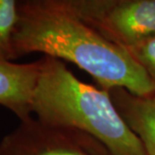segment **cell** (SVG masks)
<instances>
[{
	"mask_svg": "<svg viewBox=\"0 0 155 155\" xmlns=\"http://www.w3.org/2000/svg\"><path fill=\"white\" fill-rule=\"evenodd\" d=\"M12 48L14 59L42 53L71 62L105 90L123 88L137 96L155 94V83L126 49L50 2L19 7Z\"/></svg>",
	"mask_w": 155,
	"mask_h": 155,
	"instance_id": "6da1fadb",
	"label": "cell"
},
{
	"mask_svg": "<svg viewBox=\"0 0 155 155\" xmlns=\"http://www.w3.org/2000/svg\"><path fill=\"white\" fill-rule=\"evenodd\" d=\"M110 92L121 116L142 143L147 155H155V94L137 96L123 88Z\"/></svg>",
	"mask_w": 155,
	"mask_h": 155,
	"instance_id": "8992f818",
	"label": "cell"
},
{
	"mask_svg": "<svg viewBox=\"0 0 155 155\" xmlns=\"http://www.w3.org/2000/svg\"><path fill=\"white\" fill-rule=\"evenodd\" d=\"M0 155H112L90 135L53 127L33 117L20 120L0 139Z\"/></svg>",
	"mask_w": 155,
	"mask_h": 155,
	"instance_id": "3957f363",
	"label": "cell"
},
{
	"mask_svg": "<svg viewBox=\"0 0 155 155\" xmlns=\"http://www.w3.org/2000/svg\"><path fill=\"white\" fill-rule=\"evenodd\" d=\"M19 20V0H0V59H14L12 39Z\"/></svg>",
	"mask_w": 155,
	"mask_h": 155,
	"instance_id": "ba28073f",
	"label": "cell"
},
{
	"mask_svg": "<svg viewBox=\"0 0 155 155\" xmlns=\"http://www.w3.org/2000/svg\"><path fill=\"white\" fill-rule=\"evenodd\" d=\"M128 0H50V3L94 26Z\"/></svg>",
	"mask_w": 155,
	"mask_h": 155,
	"instance_id": "52a82bcc",
	"label": "cell"
},
{
	"mask_svg": "<svg viewBox=\"0 0 155 155\" xmlns=\"http://www.w3.org/2000/svg\"><path fill=\"white\" fill-rule=\"evenodd\" d=\"M40 72V59L31 63H14L0 59V105L19 120L31 117V102Z\"/></svg>",
	"mask_w": 155,
	"mask_h": 155,
	"instance_id": "5b68a950",
	"label": "cell"
},
{
	"mask_svg": "<svg viewBox=\"0 0 155 155\" xmlns=\"http://www.w3.org/2000/svg\"><path fill=\"white\" fill-rule=\"evenodd\" d=\"M31 112L44 124L90 135L112 155H147L110 92L81 81L59 59H40Z\"/></svg>",
	"mask_w": 155,
	"mask_h": 155,
	"instance_id": "7a4b0ae2",
	"label": "cell"
},
{
	"mask_svg": "<svg viewBox=\"0 0 155 155\" xmlns=\"http://www.w3.org/2000/svg\"><path fill=\"white\" fill-rule=\"evenodd\" d=\"M125 49L155 83V35Z\"/></svg>",
	"mask_w": 155,
	"mask_h": 155,
	"instance_id": "9c48e42d",
	"label": "cell"
},
{
	"mask_svg": "<svg viewBox=\"0 0 155 155\" xmlns=\"http://www.w3.org/2000/svg\"><path fill=\"white\" fill-rule=\"evenodd\" d=\"M49 2H50V0H19V7H29V6L42 5Z\"/></svg>",
	"mask_w": 155,
	"mask_h": 155,
	"instance_id": "30bf717a",
	"label": "cell"
},
{
	"mask_svg": "<svg viewBox=\"0 0 155 155\" xmlns=\"http://www.w3.org/2000/svg\"><path fill=\"white\" fill-rule=\"evenodd\" d=\"M93 27L124 48L136 44L155 35V0H128Z\"/></svg>",
	"mask_w": 155,
	"mask_h": 155,
	"instance_id": "277c9868",
	"label": "cell"
}]
</instances>
